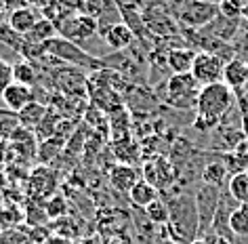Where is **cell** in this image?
<instances>
[{
	"mask_svg": "<svg viewBox=\"0 0 248 244\" xmlns=\"http://www.w3.org/2000/svg\"><path fill=\"white\" fill-rule=\"evenodd\" d=\"M55 183H57L55 173L51 171V168H46V166H38L32 173V177H30V187H32V194H34V196H38V198L51 196V194L55 192Z\"/></svg>",
	"mask_w": 248,
	"mask_h": 244,
	"instance_id": "cell-16",
	"label": "cell"
},
{
	"mask_svg": "<svg viewBox=\"0 0 248 244\" xmlns=\"http://www.w3.org/2000/svg\"><path fill=\"white\" fill-rule=\"evenodd\" d=\"M7 19H9V9H7L4 2H0V28L7 23Z\"/></svg>",
	"mask_w": 248,
	"mask_h": 244,
	"instance_id": "cell-34",
	"label": "cell"
},
{
	"mask_svg": "<svg viewBox=\"0 0 248 244\" xmlns=\"http://www.w3.org/2000/svg\"><path fill=\"white\" fill-rule=\"evenodd\" d=\"M23 2H26L28 7H34V9H38V11H45L48 4L53 2V0H23Z\"/></svg>",
	"mask_w": 248,
	"mask_h": 244,
	"instance_id": "cell-33",
	"label": "cell"
},
{
	"mask_svg": "<svg viewBox=\"0 0 248 244\" xmlns=\"http://www.w3.org/2000/svg\"><path fill=\"white\" fill-rule=\"evenodd\" d=\"M19 127H21V122H19V118H17V114H13V112H9V110L0 114V139L9 141Z\"/></svg>",
	"mask_w": 248,
	"mask_h": 244,
	"instance_id": "cell-25",
	"label": "cell"
},
{
	"mask_svg": "<svg viewBox=\"0 0 248 244\" xmlns=\"http://www.w3.org/2000/svg\"><path fill=\"white\" fill-rule=\"evenodd\" d=\"M196 55H198V51H194V49H189V47H175L166 55V67H169L172 74H189Z\"/></svg>",
	"mask_w": 248,
	"mask_h": 244,
	"instance_id": "cell-14",
	"label": "cell"
},
{
	"mask_svg": "<svg viewBox=\"0 0 248 244\" xmlns=\"http://www.w3.org/2000/svg\"><path fill=\"white\" fill-rule=\"evenodd\" d=\"M147 219H150L152 223H156V225H162V223H169V206H166L162 200H154V202L147 206V209L143 211Z\"/></svg>",
	"mask_w": 248,
	"mask_h": 244,
	"instance_id": "cell-26",
	"label": "cell"
},
{
	"mask_svg": "<svg viewBox=\"0 0 248 244\" xmlns=\"http://www.w3.org/2000/svg\"><path fill=\"white\" fill-rule=\"evenodd\" d=\"M244 7H246V0H221L219 2V15L225 17V19L238 21V19H242Z\"/></svg>",
	"mask_w": 248,
	"mask_h": 244,
	"instance_id": "cell-24",
	"label": "cell"
},
{
	"mask_svg": "<svg viewBox=\"0 0 248 244\" xmlns=\"http://www.w3.org/2000/svg\"><path fill=\"white\" fill-rule=\"evenodd\" d=\"M233 103H238L235 95L225 82L202 86L200 95H198L194 129L202 130V133H213L223 118L233 110Z\"/></svg>",
	"mask_w": 248,
	"mask_h": 244,
	"instance_id": "cell-1",
	"label": "cell"
},
{
	"mask_svg": "<svg viewBox=\"0 0 248 244\" xmlns=\"http://www.w3.org/2000/svg\"><path fill=\"white\" fill-rule=\"evenodd\" d=\"M229 171L225 166V162L219 156V160H210L208 164L202 166V181L206 185H215V187H227V181H229Z\"/></svg>",
	"mask_w": 248,
	"mask_h": 244,
	"instance_id": "cell-17",
	"label": "cell"
},
{
	"mask_svg": "<svg viewBox=\"0 0 248 244\" xmlns=\"http://www.w3.org/2000/svg\"><path fill=\"white\" fill-rule=\"evenodd\" d=\"M172 17L181 30H202L219 17V4L213 0H179Z\"/></svg>",
	"mask_w": 248,
	"mask_h": 244,
	"instance_id": "cell-4",
	"label": "cell"
},
{
	"mask_svg": "<svg viewBox=\"0 0 248 244\" xmlns=\"http://www.w3.org/2000/svg\"><path fill=\"white\" fill-rule=\"evenodd\" d=\"M36 80H38V74H36V65L34 64H30V61H26V59L13 64V82L34 86Z\"/></svg>",
	"mask_w": 248,
	"mask_h": 244,
	"instance_id": "cell-23",
	"label": "cell"
},
{
	"mask_svg": "<svg viewBox=\"0 0 248 244\" xmlns=\"http://www.w3.org/2000/svg\"><path fill=\"white\" fill-rule=\"evenodd\" d=\"M229 231L238 238H248V202L238 204L229 217Z\"/></svg>",
	"mask_w": 248,
	"mask_h": 244,
	"instance_id": "cell-21",
	"label": "cell"
},
{
	"mask_svg": "<svg viewBox=\"0 0 248 244\" xmlns=\"http://www.w3.org/2000/svg\"><path fill=\"white\" fill-rule=\"evenodd\" d=\"M191 244H210V238H198V240H194Z\"/></svg>",
	"mask_w": 248,
	"mask_h": 244,
	"instance_id": "cell-36",
	"label": "cell"
},
{
	"mask_svg": "<svg viewBox=\"0 0 248 244\" xmlns=\"http://www.w3.org/2000/svg\"><path fill=\"white\" fill-rule=\"evenodd\" d=\"M232 154L235 156V160H238L240 164H242V168H244V171H248V139L242 141Z\"/></svg>",
	"mask_w": 248,
	"mask_h": 244,
	"instance_id": "cell-30",
	"label": "cell"
},
{
	"mask_svg": "<svg viewBox=\"0 0 248 244\" xmlns=\"http://www.w3.org/2000/svg\"><path fill=\"white\" fill-rule=\"evenodd\" d=\"M55 36H59V34H57V28H55V23L42 17V19L34 26L32 32L26 34L23 38L30 40V42H38V45H45V42H48L51 38H55Z\"/></svg>",
	"mask_w": 248,
	"mask_h": 244,
	"instance_id": "cell-22",
	"label": "cell"
},
{
	"mask_svg": "<svg viewBox=\"0 0 248 244\" xmlns=\"http://www.w3.org/2000/svg\"><path fill=\"white\" fill-rule=\"evenodd\" d=\"M139 179H141L139 177V171L133 164H118V166L111 168V173H109V183H111V187L118 190V192H122V194L131 192Z\"/></svg>",
	"mask_w": 248,
	"mask_h": 244,
	"instance_id": "cell-15",
	"label": "cell"
},
{
	"mask_svg": "<svg viewBox=\"0 0 248 244\" xmlns=\"http://www.w3.org/2000/svg\"><path fill=\"white\" fill-rule=\"evenodd\" d=\"M246 82H248V64H246Z\"/></svg>",
	"mask_w": 248,
	"mask_h": 244,
	"instance_id": "cell-38",
	"label": "cell"
},
{
	"mask_svg": "<svg viewBox=\"0 0 248 244\" xmlns=\"http://www.w3.org/2000/svg\"><path fill=\"white\" fill-rule=\"evenodd\" d=\"M225 59H221L219 55L198 51L194 65H191V76L196 78V82L200 86H208L215 82H223V70H225Z\"/></svg>",
	"mask_w": 248,
	"mask_h": 244,
	"instance_id": "cell-8",
	"label": "cell"
},
{
	"mask_svg": "<svg viewBox=\"0 0 248 244\" xmlns=\"http://www.w3.org/2000/svg\"><path fill=\"white\" fill-rule=\"evenodd\" d=\"M128 198H131L133 206H137V209H147L154 200H158V190L154 187L152 183H147L145 179H139L135 187L131 192H128Z\"/></svg>",
	"mask_w": 248,
	"mask_h": 244,
	"instance_id": "cell-19",
	"label": "cell"
},
{
	"mask_svg": "<svg viewBox=\"0 0 248 244\" xmlns=\"http://www.w3.org/2000/svg\"><path fill=\"white\" fill-rule=\"evenodd\" d=\"M238 108H240V114H242V130H244L246 139H248V101L246 99H238Z\"/></svg>",
	"mask_w": 248,
	"mask_h": 244,
	"instance_id": "cell-31",
	"label": "cell"
},
{
	"mask_svg": "<svg viewBox=\"0 0 248 244\" xmlns=\"http://www.w3.org/2000/svg\"><path fill=\"white\" fill-rule=\"evenodd\" d=\"M46 114H48V108L45 103L32 101L30 105H26L21 112H17V118H19L21 127H26L30 130H36L40 127V122L46 118Z\"/></svg>",
	"mask_w": 248,
	"mask_h": 244,
	"instance_id": "cell-18",
	"label": "cell"
},
{
	"mask_svg": "<svg viewBox=\"0 0 248 244\" xmlns=\"http://www.w3.org/2000/svg\"><path fill=\"white\" fill-rule=\"evenodd\" d=\"M65 211H67V206H65V200L63 196H53L51 200H48V206H46V215L51 217V219H59V217H63L65 215Z\"/></svg>",
	"mask_w": 248,
	"mask_h": 244,
	"instance_id": "cell-28",
	"label": "cell"
},
{
	"mask_svg": "<svg viewBox=\"0 0 248 244\" xmlns=\"http://www.w3.org/2000/svg\"><path fill=\"white\" fill-rule=\"evenodd\" d=\"M0 42H2V45H7L9 49H13V51L19 53L21 47H23V42H26V38H23L21 34L13 32V30L9 28V23H4V26L0 28Z\"/></svg>",
	"mask_w": 248,
	"mask_h": 244,
	"instance_id": "cell-27",
	"label": "cell"
},
{
	"mask_svg": "<svg viewBox=\"0 0 248 244\" xmlns=\"http://www.w3.org/2000/svg\"><path fill=\"white\" fill-rule=\"evenodd\" d=\"M13 84V65L9 61L0 59V95L7 91V86Z\"/></svg>",
	"mask_w": 248,
	"mask_h": 244,
	"instance_id": "cell-29",
	"label": "cell"
},
{
	"mask_svg": "<svg viewBox=\"0 0 248 244\" xmlns=\"http://www.w3.org/2000/svg\"><path fill=\"white\" fill-rule=\"evenodd\" d=\"M45 244H70V240L63 238V236H53V238H48Z\"/></svg>",
	"mask_w": 248,
	"mask_h": 244,
	"instance_id": "cell-35",
	"label": "cell"
},
{
	"mask_svg": "<svg viewBox=\"0 0 248 244\" xmlns=\"http://www.w3.org/2000/svg\"><path fill=\"white\" fill-rule=\"evenodd\" d=\"M223 190L215 185H206L202 183L196 190L194 198H196V209H198V238H206L210 234V225L219 209V200H221Z\"/></svg>",
	"mask_w": 248,
	"mask_h": 244,
	"instance_id": "cell-7",
	"label": "cell"
},
{
	"mask_svg": "<svg viewBox=\"0 0 248 244\" xmlns=\"http://www.w3.org/2000/svg\"><path fill=\"white\" fill-rule=\"evenodd\" d=\"M46 47V53L51 57L63 61V64H70L72 67H80V70H93V72H99V70H105L103 65V59L95 57V55L86 53L84 49H80L76 42L67 40V38H61V36H55L48 42H45Z\"/></svg>",
	"mask_w": 248,
	"mask_h": 244,
	"instance_id": "cell-5",
	"label": "cell"
},
{
	"mask_svg": "<svg viewBox=\"0 0 248 244\" xmlns=\"http://www.w3.org/2000/svg\"><path fill=\"white\" fill-rule=\"evenodd\" d=\"M202 86L191 74H172L156 89V97L169 108L175 110H196L198 95Z\"/></svg>",
	"mask_w": 248,
	"mask_h": 244,
	"instance_id": "cell-3",
	"label": "cell"
},
{
	"mask_svg": "<svg viewBox=\"0 0 248 244\" xmlns=\"http://www.w3.org/2000/svg\"><path fill=\"white\" fill-rule=\"evenodd\" d=\"M172 175L175 173L170 171L169 160H166L164 156H158V158H154V160L143 164V177L141 179H145L147 183H152L156 190H162L164 185H169L172 181Z\"/></svg>",
	"mask_w": 248,
	"mask_h": 244,
	"instance_id": "cell-11",
	"label": "cell"
},
{
	"mask_svg": "<svg viewBox=\"0 0 248 244\" xmlns=\"http://www.w3.org/2000/svg\"><path fill=\"white\" fill-rule=\"evenodd\" d=\"M0 99H2L4 108H7L9 112H13V114L21 112L32 101H36L32 86H26V84H19V82H13L11 86H7V91L0 95Z\"/></svg>",
	"mask_w": 248,
	"mask_h": 244,
	"instance_id": "cell-12",
	"label": "cell"
},
{
	"mask_svg": "<svg viewBox=\"0 0 248 244\" xmlns=\"http://www.w3.org/2000/svg\"><path fill=\"white\" fill-rule=\"evenodd\" d=\"M169 234L175 242H194L198 238V209L196 198L179 194L169 200Z\"/></svg>",
	"mask_w": 248,
	"mask_h": 244,
	"instance_id": "cell-2",
	"label": "cell"
},
{
	"mask_svg": "<svg viewBox=\"0 0 248 244\" xmlns=\"http://www.w3.org/2000/svg\"><path fill=\"white\" fill-rule=\"evenodd\" d=\"M11 154H13V147H11V143L7 139H0V166H2L4 162H9Z\"/></svg>",
	"mask_w": 248,
	"mask_h": 244,
	"instance_id": "cell-32",
	"label": "cell"
},
{
	"mask_svg": "<svg viewBox=\"0 0 248 244\" xmlns=\"http://www.w3.org/2000/svg\"><path fill=\"white\" fill-rule=\"evenodd\" d=\"M4 183V173H2V168H0V185Z\"/></svg>",
	"mask_w": 248,
	"mask_h": 244,
	"instance_id": "cell-37",
	"label": "cell"
},
{
	"mask_svg": "<svg viewBox=\"0 0 248 244\" xmlns=\"http://www.w3.org/2000/svg\"><path fill=\"white\" fill-rule=\"evenodd\" d=\"M101 36H103L105 45H108L111 51H116V53H118V51H126V49H131V47H133V42L137 40V38H135V34H133V30L128 28L124 21L114 23V26L105 30Z\"/></svg>",
	"mask_w": 248,
	"mask_h": 244,
	"instance_id": "cell-13",
	"label": "cell"
},
{
	"mask_svg": "<svg viewBox=\"0 0 248 244\" xmlns=\"http://www.w3.org/2000/svg\"><path fill=\"white\" fill-rule=\"evenodd\" d=\"M225 190L229 192V196H232L238 204H246L248 202V171L232 175Z\"/></svg>",
	"mask_w": 248,
	"mask_h": 244,
	"instance_id": "cell-20",
	"label": "cell"
},
{
	"mask_svg": "<svg viewBox=\"0 0 248 244\" xmlns=\"http://www.w3.org/2000/svg\"><path fill=\"white\" fill-rule=\"evenodd\" d=\"M223 82H225L232 93L235 95V101L240 97H244L248 93V82H246V61L242 59H232L225 64V70H223Z\"/></svg>",
	"mask_w": 248,
	"mask_h": 244,
	"instance_id": "cell-9",
	"label": "cell"
},
{
	"mask_svg": "<svg viewBox=\"0 0 248 244\" xmlns=\"http://www.w3.org/2000/svg\"><path fill=\"white\" fill-rule=\"evenodd\" d=\"M42 19V11L34 9V7H28V4H23V7H17L9 13V28L13 30V32L26 36L34 30V26Z\"/></svg>",
	"mask_w": 248,
	"mask_h": 244,
	"instance_id": "cell-10",
	"label": "cell"
},
{
	"mask_svg": "<svg viewBox=\"0 0 248 244\" xmlns=\"http://www.w3.org/2000/svg\"><path fill=\"white\" fill-rule=\"evenodd\" d=\"M55 28H57V34L61 38H67L76 45L93 38V36H99V23L89 13H70L61 17L59 21H55Z\"/></svg>",
	"mask_w": 248,
	"mask_h": 244,
	"instance_id": "cell-6",
	"label": "cell"
}]
</instances>
